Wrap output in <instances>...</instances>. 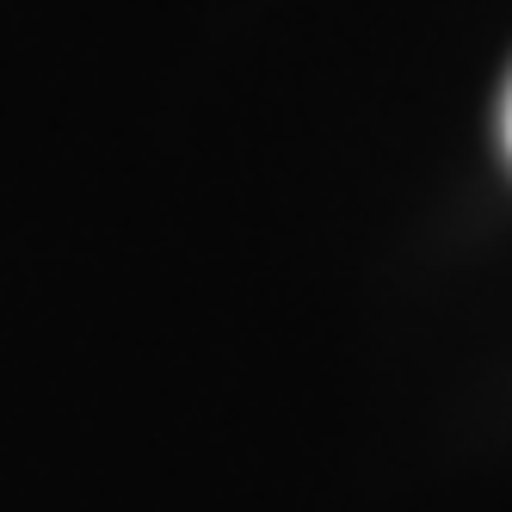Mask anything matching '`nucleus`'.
<instances>
[{"mask_svg":"<svg viewBox=\"0 0 512 512\" xmlns=\"http://www.w3.org/2000/svg\"><path fill=\"white\" fill-rule=\"evenodd\" d=\"M506 155H512V87H506Z\"/></svg>","mask_w":512,"mask_h":512,"instance_id":"f257e3e1","label":"nucleus"}]
</instances>
